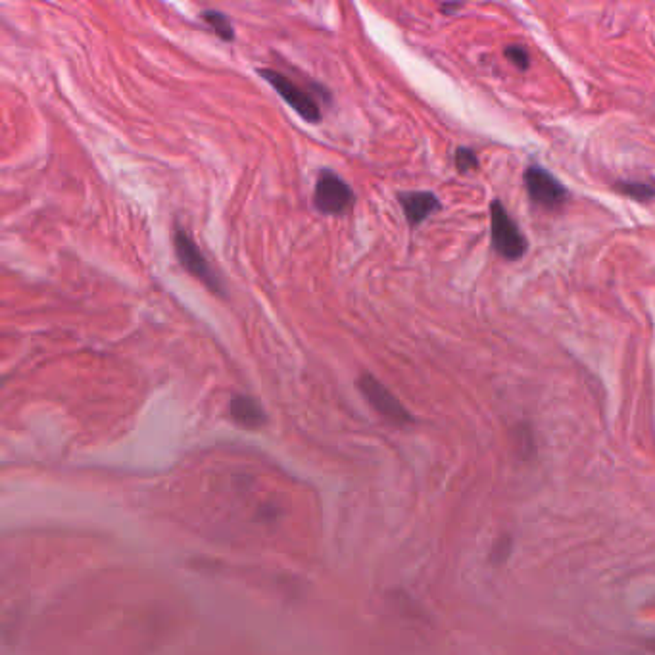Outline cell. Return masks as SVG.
I'll return each instance as SVG.
<instances>
[{
	"instance_id": "obj_6",
	"label": "cell",
	"mask_w": 655,
	"mask_h": 655,
	"mask_svg": "<svg viewBox=\"0 0 655 655\" xmlns=\"http://www.w3.org/2000/svg\"><path fill=\"white\" fill-rule=\"evenodd\" d=\"M527 193L534 204L544 208H559L567 200L565 187L557 179L539 165H531L525 172Z\"/></svg>"
},
{
	"instance_id": "obj_4",
	"label": "cell",
	"mask_w": 655,
	"mask_h": 655,
	"mask_svg": "<svg viewBox=\"0 0 655 655\" xmlns=\"http://www.w3.org/2000/svg\"><path fill=\"white\" fill-rule=\"evenodd\" d=\"M352 202L354 193L342 177L329 170L319 172L314 190V204L321 213H331V216L342 213L352 206Z\"/></svg>"
},
{
	"instance_id": "obj_2",
	"label": "cell",
	"mask_w": 655,
	"mask_h": 655,
	"mask_svg": "<svg viewBox=\"0 0 655 655\" xmlns=\"http://www.w3.org/2000/svg\"><path fill=\"white\" fill-rule=\"evenodd\" d=\"M258 74L264 77L269 85L277 91L279 97L287 102L291 108L304 117L306 122H319L321 119V110H319V104L317 100L314 99V94L309 92L308 89H304L302 85H298L296 81H292L291 77L283 76L281 71H276V69H258Z\"/></svg>"
},
{
	"instance_id": "obj_7",
	"label": "cell",
	"mask_w": 655,
	"mask_h": 655,
	"mask_svg": "<svg viewBox=\"0 0 655 655\" xmlns=\"http://www.w3.org/2000/svg\"><path fill=\"white\" fill-rule=\"evenodd\" d=\"M400 206L406 213L410 225L423 223L433 212L440 210V200L428 190H415V193H402L398 196Z\"/></svg>"
},
{
	"instance_id": "obj_12",
	"label": "cell",
	"mask_w": 655,
	"mask_h": 655,
	"mask_svg": "<svg viewBox=\"0 0 655 655\" xmlns=\"http://www.w3.org/2000/svg\"><path fill=\"white\" fill-rule=\"evenodd\" d=\"M456 168L459 173H467V172H475L479 168V160H476V154L471 148H458L456 150Z\"/></svg>"
},
{
	"instance_id": "obj_11",
	"label": "cell",
	"mask_w": 655,
	"mask_h": 655,
	"mask_svg": "<svg viewBox=\"0 0 655 655\" xmlns=\"http://www.w3.org/2000/svg\"><path fill=\"white\" fill-rule=\"evenodd\" d=\"M617 188L625 193L627 196L635 198V200H650L655 196V188L646 185V183H630V181H621L617 183Z\"/></svg>"
},
{
	"instance_id": "obj_13",
	"label": "cell",
	"mask_w": 655,
	"mask_h": 655,
	"mask_svg": "<svg viewBox=\"0 0 655 655\" xmlns=\"http://www.w3.org/2000/svg\"><path fill=\"white\" fill-rule=\"evenodd\" d=\"M506 56L511 64L519 69H527L529 68V52L523 49V46H507L506 49Z\"/></svg>"
},
{
	"instance_id": "obj_3",
	"label": "cell",
	"mask_w": 655,
	"mask_h": 655,
	"mask_svg": "<svg viewBox=\"0 0 655 655\" xmlns=\"http://www.w3.org/2000/svg\"><path fill=\"white\" fill-rule=\"evenodd\" d=\"M492 221V243L499 256L507 260H517L527 252V241L521 235L515 221L509 218L507 210L499 200H494L491 206Z\"/></svg>"
},
{
	"instance_id": "obj_1",
	"label": "cell",
	"mask_w": 655,
	"mask_h": 655,
	"mask_svg": "<svg viewBox=\"0 0 655 655\" xmlns=\"http://www.w3.org/2000/svg\"><path fill=\"white\" fill-rule=\"evenodd\" d=\"M173 246H175V256L179 260V264L183 266V269H187L190 276L198 279L202 284H206V289L210 292L223 296L225 287L221 284L220 277L216 276V271H213L206 256L202 254L198 244L193 241V238H190V235L185 229L181 228L175 229Z\"/></svg>"
},
{
	"instance_id": "obj_8",
	"label": "cell",
	"mask_w": 655,
	"mask_h": 655,
	"mask_svg": "<svg viewBox=\"0 0 655 655\" xmlns=\"http://www.w3.org/2000/svg\"><path fill=\"white\" fill-rule=\"evenodd\" d=\"M229 413L233 419L246 428H258L266 423V413L260 403L250 396H235L229 402Z\"/></svg>"
},
{
	"instance_id": "obj_15",
	"label": "cell",
	"mask_w": 655,
	"mask_h": 655,
	"mask_svg": "<svg viewBox=\"0 0 655 655\" xmlns=\"http://www.w3.org/2000/svg\"><path fill=\"white\" fill-rule=\"evenodd\" d=\"M648 648H650L651 651H655V638H650V640H648Z\"/></svg>"
},
{
	"instance_id": "obj_14",
	"label": "cell",
	"mask_w": 655,
	"mask_h": 655,
	"mask_svg": "<svg viewBox=\"0 0 655 655\" xmlns=\"http://www.w3.org/2000/svg\"><path fill=\"white\" fill-rule=\"evenodd\" d=\"M458 8H461V4H444V6H443V12H446V14H450V12H454V10H458Z\"/></svg>"
},
{
	"instance_id": "obj_5",
	"label": "cell",
	"mask_w": 655,
	"mask_h": 655,
	"mask_svg": "<svg viewBox=\"0 0 655 655\" xmlns=\"http://www.w3.org/2000/svg\"><path fill=\"white\" fill-rule=\"evenodd\" d=\"M360 390L363 392V396L367 398V402L371 403V406L383 415L387 417L388 421L392 423H398V425H406V423H411V415L410 411L402 406L400 400L392 395V392L380 383L379 379H375L373 375L369 373H363L360 377Z\"/></svg>"
},
{
	"instance_id": "obj_10",
	"label": "cell",
	"mask_w": 655,
	"mask_h": 655,
	"mask_svg": "<svg viewBox=\"0 0 655 655\" xmlns=\"http://www.w3.org/2000/svg\"><path fill=\"white\" fill-rule=\"evenodd\" d=\"M511 550H514V539L509 534H502L499 539L494 542L492 552H491V562L494 565H502L507 562V557L511 555Z\"/></svg>"
},
{
	"instance_id": "obj_9",
	"label": "cell",
	"mask_w": 655,
	"mask_h": 655,
	"mask_svg": "<svg viewBox=\"0 0 655 655\" xmlns=\"http://www.w3.org/2000/svg\"><path fill=\"white\" fill-rule=\"evenodd\" d=\"M202 20L208 23V28L221 37L223 41H233L235 39V29L229 18L216 10H204L202 12Z\"/></svg>"
}]
</instances>
